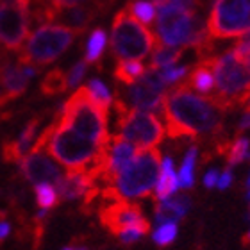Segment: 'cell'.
<instances>
[{
  "label": "cell",
  "instance_id": "obj_1",
  "mask_svg": "<svg viewBox=\"0 0 250 250\" xmlns=\"http://www.w3.org/2000/svg\"><path fill=\"white\" fill-rule=\"evenodd\" d=\"M161 109L168 134L173 140L216 134L222 125V109L213 99L193 93L186 83L165 95Z\"/></svg>",
  "mask_w": 250,
  "mask_h": 250
},
{
  "label": "cell",
  "instance_id": "obj_2",
  "mask_svg": "<svg viewBox=\"0 0 250 250\" xmlns=\"http://www.w3.org/2000/svg\"><path fill=\"white\" fill-rule=\"evenodd\" d=\"M156 38L159 45L175 48L191 47L200 54V59L211 56V36L197 11L177 5H156Z\"/></svg>",
  "mask_w": 250,
  "mask_h": 250
},
{
  "label": "cell",
  "instance_id": "obj_3",
  "mask_svg": "<svg viewBox=\"0 0 250 250\" xmlns=\"http://www.w3.org/2000/svg\"><path fill=\"white\" fill-rule=\"evenodd\" d=\"M104 145H99V143L77 134L68 125L58 124L54 120L52 124L45 127L42 134L38 136L32 148L47 150L54 159H58L62 167L66 168L68 172H72V170L88 168L99 157Z\"/></svg>",
  "mask_w": 250,
  "mask_h": 250
},
{
  "label": "cell",
  "instance_id": "obj_4",
  "mask_svg": "<svg viewBox=\"0 0 250 250\" xmlns=\"http://www.w3.org/2000/svg\"><path fill=\"white\" fill-rule=\"evenodd\" d=\"M159 167L161 154L157 148L136 152L132 161L118 173L113 184L102 191V197L111 200H132L150 195L159 175Z\"/></svg>",
  "mask_w": 250,
  "mask_h": 250
},
{
  "label": "cell",
  "instance_id": "obj_5",
  "mask_svg": "<svg viewBox=\"0 0 250 250\" xmlns=\"http://www.w3.org/2000/svg\"><path fill=\"white\" fill-rule=\"evenodd\" d=\"M56 122L68 125L77 134L104 145L109 140L107 132V109L99 105L89 97L86 86L79 88L70 99L62 104L56 116Z\"/></svg>",
  "mask_w": 250,
  "mask_h": 250
},
{
  "label": "cell",
  "instance_id": "obj_6",
  "mask_svg": "<svg viewBox=\"0 0 250 250\" xmlns=\"http://www.w3.org/2000/svg\"><path fill=\"white\" fill-rule=\"evenodd\" d=\"M211 70L216 88L214 104L222 111L245 104L250 97V68L229 50L220 58H211Z\"/></svg>",
  "mask_w": 250,
  "mask_h": 250
},
{
  "label": "cell",
  "instance_id": "obj_7",
  "mask_svg": "<svg viewBox=\"0 0 250 250\" xmlns=\"http://www.w3.org/2000/svg\"><path fill=\"white\" fill-rule=\"evenodd\" d=\"M75 36L77 32L64 25H40L18 50V58L36 68L47 66L72 47Z\"/></svg>",
  "mask_w": 250,
  "mask_h": 250
},
{
  "label": "cell",
  "instance_id": "obj_8",
  "mask_svg": "<svg viewBox=\"0 0 250 250\" xmlns=\"http://www.w3.org/2000/svg\"><path fill=\"white\" fill-rule=\"evenodd\" d=\"M156 45V34H152L146 25L132 18L127 9L116 13L111 27V50L115 54V58H118L120 61L124 59L141 61L154 50Z\"/></svg>",
  "mask_w": 250,
  "mask_h": 250
},
{
  "label": "cell",
  "instance_id": "obj_9",
  "mask_svg": "<svg viewBox=\"0 0 250 250\" xmlns=\"http://www.w3.org/2000/svg\"><path fill=\"white\" fill-rule=\"evenodd\" d=\"M116 111V130L122 138L130 141L136 148H156L165 138V125L150 111L132 109L122 102L113 100Z\"/></svg>",
  "mask_w": 250,
  "mask_h": 250
},
{
  "label": "cell",
  "instance_id": "obj_10",
  "mask_svg": "<svg viewBox=\"0 0 250 250\" xmlns=\"http://www.w3.org/2000/svg\"><path fill=\"white\" fill-rule=\"evenodd\" d=\"M208 34L214 40L241 38L250 32V0H214Z\"/></svg>",
  "mask_w": 250,
  "mask_h": 250
},
{
  "label": "cell",
  "instance_id": "obj_11",
  "mask_svg": "<svg viewBox=\"0 0 250 250\" xmlns=\"http://www.w3.org/2000/svg\"><path fill=\"white\" fill-rule=\"evenodd\" d=\"M167 84L163 83V79L159 77L157 70L154 68H146L145 73L141 75L136 83L129 84L127 89L122 93V100L127 107L132 109H141V111H159L167 95Z\"/></svg>",
  "mask_w": 250,
  "mask_h": 250
},
{
  "label": "cell",
  "instance_id": "obj_12",
  "mask_svg": "<svg viewBox=\"0 0 250 250\" xmlns=\"http://www.w3.org/2000/svg\"><path fill=\"white\" fill-rule=\"evenodd\" d=\"M29 18L18 0H0V45L18 52L29 34Z\"/></svg>",
  "mask_w": 250,
  "mask_h": 250
},
{
  "label": "cell",
  "instance_id": "obj_13",
  "mask_svg": "<svg viewBox=\"0 0 250 250\" xmlns=\"http://www.w3.org/2000/svg\"><path fill=\"white\" fill-rule=\"evenodd\" d=\"M100 220L105 225V229H109L116 236L125 229H141L145 232L150 230V224L143 216L140 206L127 200H113L109 206L102 208Z\"/></svg>",
  "mask_w": 250,
  "mask_h": 250
},
{
  "label": "cell",
  "instance_id": "obj_14",
  "mask_svg": "<svg viewBox=\"0 0 250 250\" xmlns=\"http://www.w3.org/2000/svg\"><path fill=\"white\" fill-rule=\"evenodd\" d=\"M20 172L32 184H58L62 177L61 168L43 148H32L25 157H21Z\"/></svg>",
  "mask_w": 250,
  "mask_h": 250
},
{
  "label": "cell",
  "instance_id": "obj_15",
  "mask_svg": "<svg viewBox=\"0 0 250 250\" xmlns=\"http://www.w3.org/2000/svg\"><path fill=\"white\" fill-rule=\"evenodd\" d=\"M189 206H191V198L188 195H172L170 198L159 200V204L156 206V214H154L156 224L159 225L168 224V222L177 224L179 220L186 216Z\"/></svg>",
  "mask_w": 250,
  "mask_h": 250
},
{
  "label": "cell",
  "instance_id": "obj_16",
  "mask_svg": "<svg viewBox=\"0 0 250 250\" xmlns=\"http://www.w3.org/2000/svg\"><path fill=\"white\" fill-rule=\"evenodd\" d=\"M40 127V120L34 118L23 127V130L20 132V136L13 141H7L4 145V159L7 163H18L23 157V154L29 152L34 141H36V132Z\"/></svg>",
  "mask_w": 250,
  "mask_h": 250
},
{
  "label": "cell",
  "instance_id": "obj_17",
  "mask_svg": "<svg viewBox=\"0 0 250 250\" xmlns=\"http://www.w3.org/2000/svg\"><path fill=\"white\" fill-rule=\"evenodd\" d=\"M29 18V25H45L52 23L56 16V2L54 0H18Z\"/></svg>",
  "mask_w": 250,
  "mask_h": 250
},
{
  "label": "cell",
  "instance_id": "obj_18",
  "mask_svg": "<svg viewBox=\"0 0 250 250\" xmlns=\"http://www.w3.org/2000/svg\"><path fill=\"white\" fill-rule=\"evenodd\" d=\"M156 198L157 200H165L175 195L179 189V175L175 173L172 157H165L161 159V167H159V175L156 181Z\"/></svg>",
  "mask_w": 250,
  "mask_h": 250
},
{
  "label": "cell",
  "instance_id": "obj_19",
  "mask_svg": "<svg viewBox=\"0 0 250 250\" xmlns=\"http://www.w3.org/2000/svg\"><path fill=\"white\" fill-rule=\"evenodd\" d=\"M186 84L189 88L197 89L198 93L202 95H209L213 91L214 77H213V70H211V58L200 59V62L193 68V72Z\"/></svg>",
  "mask_w": 250,
  "mask_h": 250
},
{
  "label": "cell",
  "instance_id": "obj_20",
  "mask_svg": "<svg viewBox=\"0 0 250 250\" xmlns=\"http://www.w3.org/2000/svg\"><path fill=\"white\" fill-rule=\"evenodd\" d=\"M146 66L141 61H136V59H124V61H118L115 68V77L120 84H129L136 83L138 79L145 73Z\"/></svg>",
  "mask_w": 250,
  "mask_h": 250
},
{
  "label": "cell",
  "instance_id": "obj_21",
  "mask_svg": "<svg viewBox=\"0 0 250 250\" xmlns=\"http://www.w3.org/2000/svg\"><path fill=\"white\" fill-rule=\"evenodd\" d=\"M184 48H175V47H167V45H159L157 43L154 47V54H152L150 59V66L154 70H159V68L170 66V64H175V62L181 59Z\"/></svg>",
  "mask_w": 250,
  "mask_h": 250
},
{
  "label": "cell",
  "instance_id": "obj_22",
  "mask_svg": "<svg viewBox=\"0 0 250 250\" xmlns=\"http://www.w3.org/2000/svg\"><path fill=\"white\" fill-rule=\"evenodd\" d=\"M105 43H107V34H105L104 29H95L91 34H89L88 45H86V56H84V61L86 64H97L104 54Z\"/></svg>",
  "mask_w": 250,
  "mask_h": 250
},
{
  "label": "cell",
  "instance_id": "obj_23",
  "mask_svg": "<svg viewBox=\"0 0 250 250\" xmlns=\"http://www.w3.org/2000/svg\"><path fill=\"white\" fill-rule=\"evenodd\" d=\"M125 9L143 25H150L156 20V5L152 0H129Z\"/></svg>",
  "mask_w": 250,
  "mask_h": 250
},
{
  "label": "cell",
  "instance_id": "obj_24",
  "mask_svg": "<svg viewBox=\"0 0 250 250\" xmlns=\"http://www.w3.org/2000/svg\"><path fill=\"white\" fill-rule=\"evenodd\" d=\"M68 89V79L66 73L59 70V68H54L43 77L42 83V93L47 95V97H56V95L64 93Z\"/></svg>",
  "mask_w": 250,
  "mask_h": 250
},
{
  "label": "cell",
  "instance_id": "obj_25",
  "mask_svg": "<svg viewBox=\"0 0 250 250\" xmlns=\"http://www.w3.org/2000/svg\"><path fill=\"white\" fill-rule=\"evenodd\" d=\"M197 156L198 150L197 146H189L186 152V156L181 165V172H179V186H183L184 189H189L195 183V168H197Z\"/></svg>",
  "mask_w": 250,
  "mask_h": 250
},
{
  "label": "cell",
  "instance_id": "obj_26",
  "mask_svg": "<svg viewBox=\"0 0 250 250\" xmlns=\"http://www.w3.org/2000/svg\"><path fill=\"white\" fill-rule=\"evenodd\" d=\"M86 89H88L89 97H91L97 104L109 111V107L113 105V95H111L109 88H107L100 79H89L88 84H86Z\"/></svg>",
  "mask_w": 250,
  "mask_h": 250
},
{
  "label": "cell",
  "instance_id": "obj_27",
  "mask_svg": "<svg viewBox=\"0 0 250 250\" xmlns=\"http://www.w3.org/2000/svg\"><path fill=\"white\" fill-rule=\"evenodd\" d=\"M34 191H36L38 206H40L42 209H45V211L54 209L59 204L58 189H56L52 184H36Z\"/></svg>",
  "mask_w": 250,
  "mask_h": 250
},
{
  "label": "cell",
  "instance_id": "obj_28",
  "mask_svg": "<svg viewBox=\"0 0 250 250\" xmlns=\"http://www.w3.org/2000/svg\"><path fill=\"white\" fill-rule=\"evenodd\" d=\"M250 159V141L247 138H238L234 140V143L227 148V161L229 167L240 165V163Z\"/></svg>",
  "mask_w": 250,
  "mask_h": 250
},
{
  "label": "cell",
  "instance_id": "obj_29",
  "mask_svg": "<svg viewBox=\"0 0 250 250\" xmlns=\"http://www.w3.org/2000/svg\"><path fill=\"white\" fill-rule=\"evenodd\" d=\"M177 238V224L168 222V224H159L157 229L152 234V240L156 241L159 247H167L173 243V240Z\"/></svg>",
  "mask_w": 250,
  "mask_h": 250
},
{
  "label": "cell",
  "instance_id": "obj_30",
  "mask_svg": "<svg viewBox=\"0 0 250 250\" xmlns=\"http://www.w3.org/2000/svg\"><path fill=\"white\" fill-rule=\"evenodd\" d=\"M188 72H189L188 66H177V64H170V66H165L157 70L159 77L163 79V83L167 84V86H172V84H177L179 81H183L188 75Z\"/></svg>",
  "mask_w": 250,
  "mask_h": 250
},
{
  "label": "cell",
  "instance_id": "obj_31",
  "mask_svg": "<svg viewBox=\"0 0 250 250\" xmlns=\"http://www.w3.org/2000/svg\"><path fill=\"white\" fill-rule=\"evenodd\" d=\"M86 70H88V64H86V61H79L75 62L72 66V70H70V73L66 75L68 79V88H75L77 84H81V81L84 79V75H86Z\"/></svg>",
  "mask_w": 250,
  "mask_h": 250
},
{
  "label": "cell",
  "instance_id": "obj_32",
  "mask_svg": "<svg viewBox=\"0 0 250 250\" xmlns=\"http://www.w3.org/2000/svg\"><path fill=\"white\" fill-rule=\"evenodd\" d=\"M154 5H161V4H170V5H177V7H184V9H191L197 11L198 0H152Z\"/></svg>",
  "mask_w": 250,
  "mask_h": 250
},
{
  "label": "cell",
  "instance_id": "obj_33",
  "mask_svg": "<svg viewBox=\"0 0 250 250\" xmlns=\"http://www.w3.org/2000/svg\"><path fill=\"white\" fill-rule=\"evenodd\" d=\"M145 234L146 232L141 229H125L118 234V238H120L122 243H134V241L141 240V236H145Z\"/></svg>",
  "mask_w": 250,
  "mask_h": 250
},
{
  "label": "cell",
  "instance_id": "obj_34",
  "mask_svg": "<svg viewBox=\"0 0 250 250\" xmlns=\"http://www.w3.org/2000/svg\"><path fill=\"white\" fill-rule=\"evenodd\" d=\"M230 184H232V172H230V170H225V172L218 177L216 186H218L220 189H227Z\"/></svg>",
  "mask_w": 250,
  "mask_h": 250
},
{
  "label": "cell",
  "instance_id": "obj_35",
  "mask_svg": "<svg viewBox=\"0 0 250 250\" xmlns=\"http://www.w3.org/2000/svg\"><path fill=\"white\" fill-rule=\"evenodd\" d=\"M218 172L216 170H211V172L206 173V177H204V184H206V188H214L216 186V183H218Z\"/></svg>",
  "mask_w": 250,
  "mask_h": 250
},
{
  "label": "cell",
  "instance_id": "obj_36",
  "mask_svg": "<svg viewBox=\"0 0 250 250\" xmlns=\"http://www.w3.org/2000/svg\"><path fill=\"white\" fill-rule=\"evenodd\" d=\"M9 232H11V225L4 218H0V243L9 236Z\"/></svg>",
  "mask_w": 250,
  "mask_h": 250
},
{
  "label": "cell",
  "instance_id": "obj_37",
  "mask_svg": "<svg viewBox=\"0 0 250 250\" xmlns=\"http://www.w3.org/2000/svg\"><path fill=\"white\" fill-rule=\"evenodd\" d=\"M56 2V7H72V5L83 4V2H88V0H54Z\"/></svg>",
  "mask_w": 250,
  "mask_h": 250
},
{
  "label": "cell",
  "instance_id": "obj_38",
  "mask_svg": "<svg viewBox=\"0 0 250 250\" xmlns=\"http://www.w3.org/2000/svg\"><path fill=\"white\" fill-rule=\"evenodd\" d=\"M238 129H240V130L250 129V111H245L243 118L240 120V125H238Z\"/></svg>",
  "mask_w": 250,
  "mask_h": 250
},
{
  "label": "cell",
  "instance_id": "obj_39",
  "mask_svg": "<svg viewBox=\"0 0 250 250\" xmlns=\"http://www.w3.org/2000/svg\"><path fill=\"white\" fill-rule=\"evenodd\" d=\"M62 250H88L86 247H81V245H70V247H64Z\"/></svg>",
  "mask_w": 250,
  "mask_h": 250
},
{
  "label": "cell",
  "instance_id": "obj_40",
  "mask_svg": "<svg viewBox=\"0 0 250 250\" xmlns=\"http://www.w3.org/2000/svg\"><path fill=\"white\" fill-rule=\"evenodd\" d=\"M245 104H247V111H250V97H249V99H247Z\"/></svg>",
  "mask_w": 250,
  "mask_h": 250
},
{
  "label": "cell",
  "instance_id": "obj_41",
  "mask_svg": "<svg viewBox=\"0 0 250 250\" xmlns=\"http://www.w3.org/2000/svg\"><path fill=\"white\" fill-rule=\"evenodd\" d=\"M247 186L250 188V175H249V179H247Z\"/></svg>",
  "mask_w": 250,
  "mask_h": 250
},
{
  "label": "cell",
  "instance_id": "obj_42",
  "mask_svg": "<svg viewBox=\"0 0 250 250\" xmlns=\"http://www.w3.org/2000/svg\"><path fill=\"white\" fill-rule=\"evenodd\" d=\"M247 241H250V230H249V234H247V238H245Z\"/></svg>",
  "mask_w": 250,
  "mask_h": 250
},
{
  "label": "cell",
  "instance_id": "obj_43",
  "mask_svg": "<svg viewBox=\"0 0 250 250\" xmlns=\"http://www.w3.org/2000/svg\"><path fill=\"white\" fill-rule=\"evenodd\" d=\"M247 200H249V206H250V191H249V195H247Z\"/></svg>",
  "mask_w": 250,
  "mask_h": 250
}]
</instances>
